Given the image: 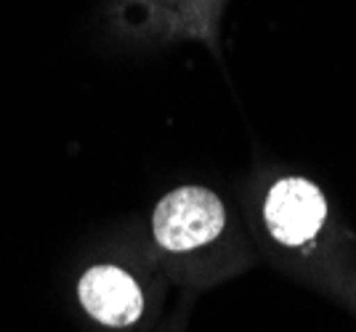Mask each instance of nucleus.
<instances>
[{"mask_svg":"<svg viewBox=\"0 0 356 332\" xmlns=\"http://www.w3.org/2000/svg\"><path fill=\"white\" fill-rule=\"evenodd\" d=\"M271 237L287 247H300L316 237L327 215L322 192L306 179H282L271 186L264 205Z\"/></svg>","mask_w":356,"mask_h":332,"instance_id":"f03ea898","label":"nucleus"},{"mask_svg":"<svg viewBox=\"0 0 356 332\" xmlns=\"http://www.w3.org/2000/svg\"><path fill=\"white\" fill-rule=\"evenodd\" d=\"M226 224L221 199L202 186H181L163 197L152 215V231L163 250L189 253L218 240Z\"/></svg>","mask_w":356,"mask_h":332,"instance_id":"f257e3e1","label":"nucleus"},{"mask_svg":"<svg viewBox=\"0 0 356 332\" xmlns=\"http://www.w3.org/2000/svg\"><path fill=\"white\" fill-rule=\"evenodd\" d=\"M77 301L93 322L125 330L144 314V292L120 266H90L77 282Z\"/></svg>","mask_w":356,"mask_h":332,"instance_id":"7ed1b4c3","label":"nucleus"}]
</instances>
